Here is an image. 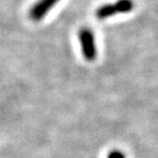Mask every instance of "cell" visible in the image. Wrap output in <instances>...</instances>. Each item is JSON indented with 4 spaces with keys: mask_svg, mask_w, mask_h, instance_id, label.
Here are the masks:
<instances>
[{
    "mask_svg": "<svg viewBox=\"0 0 158 158\" xmlns=\"http://www.w3.org/2000/svg\"><path fill=\"white\" fill-rule=\"evenodd\" d=\"M58 1L59 0H39L36 3L32 6V8L30 10V18L35 22H39V21L44 19L45 15L51 11V9Z\"/></svg>",
    "mask_w": 158,
    "mask_h": 158,
    "instance_id": "3",
    "label": "cell"
},
{
    "mask_svg": "<svg viewBox=\"0 0 158 158\" xmlns=\"http://www.w3.org/2000/svg\"><path fill=\"white\" fill-rule=\"evenodd\" d=\"M108 158H126L125 157V154L122 153L120 151H113L111 153L109 154Z\"/></svg>",
    "mask_w": 158,
    "mask_h": 158,
    "instance_id": "4",
    "label": "cell"
},
{
    "mask_svg": "<svg viewBox=\"0 0 158 158\" xmlns=\"http://www.w3.org/2000/svg\"><path fill=\"white\" fill-rule=\"evenodd\" d=\"M134 8V2L132 0H118L114 3H108L99 7L96 11V17L100 20L108 19L112 15L118 13H126L132 11Z\"/></svg>",
    "mask_w": 158,
    "mask_h": 158,
    "instance_id": "1",
    "label": "cell"
},
{
    "mask_svg": "<svg viewBox=\"0 0 158 158\" xmlns=\"http://www.w3.org/2000/svg\"><path fill=\"white\" fill-rule=\"evenodd\" d=\"M79 41H80V45H81V51L84 57L89 60L92 62L97 57V47L96 42H94V35L92 33L91 30L84 27L79 31L78 33Z\"/></svg>",
    "mask_w": 158,
    "mask_h": 158,
    "instance_id": "2",
    "label": "cell"
}]
</instances>
